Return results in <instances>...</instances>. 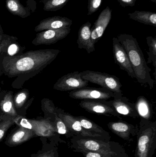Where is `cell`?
I'll use <instances>...</instances> for the list:
<instances>
[{
	"label": "cell",
	"mask_w": 156,
	"mask_h": 157,
	"mask_svg": "<svg viewBox=\"0 0 156 157\" xmlns=\"http://www.w3.org/2000/svg\"><path fill=\"white\" fill-rule=\"evenodd\" d=\"M60 52L58 49H43L27 52L18 56L4 58V71L11 77L38 71L50 64Z\"/></svg>",
	"instance_id": "cell-1"
},
{
	"label": "cell",
	"mask_w": 156,
	"mask_h": 157,
	"mask_svg": "<svg viewBox=\"0 0 156 157\" xmlns=\"http://www.w3.org/2000/svg\"><path fill=\"white\" fill-rule=\"evenodd\" d=\"M117 38L128 55L135 78L141 85L148 86L152 89L154 81L150 74L151 69L147 65L136 39L126 34H121Z\"/></svg>",
	"instance_id": "cell-2"
},
{
	"label": "cell",
	"mask_w": 156,
	"mask_h": 157,
	"mask_svg": "<svg viewBox=\"0 0 156 157\" xmlns=\"http://www.w3.org/2000/svg\"><path fill=\"white\" fill-rule=\"evenodd\" d=\"M70 147L75 152L81 150L100 153L109 157H127L123 147L119 143L76 136L71 138Z\"/></svg>",
	"instance_id": "cell-3"
},
{
	"label": "cell",
	"mask_w": 156,
	"mask_h": 157,
	"mask_svg": "<svg viewBox=\"0 0 156 157\" xmlns=\"http://www.w3.org/2000/svg\"><path fill=\"white\" fill-rule=\"evenodd\" d=\"M135 157H153L156 149V121L141 119L136 134Z\"/></svg>",
	"instance_id": "cell-4"
},
{
	"label": "cell",
	"mask_w": 156,
	"mask_h": 157,
	"mask_svg": "<svg viewBox=\"0 0 156 157\" xmlns=\"http://www.w3.org/2000/svg\"><path fill=\"white\" fill-rule=\"evenodd\" d=\"M82 79L89 82L97 84L112 92L114 95H122V85L120 79L113 75L95 71H86L80 72Z\"/></svg>",
	"instance_id": "cell-5"
},
{
	"label": "cell",
	"mask_w": 156,
	"mask_h": 157,
	"mask_svg": "<svg viewBox=\"0 0 156 157\" xmlns=\"http://www.w3.org/2000/svg\"><path fill=\"white\" fill-rule=\"evenodd\" d=\"M56 109L59 116L66 124L70 131L74 134L75 136H80L84 137L109 141L103 136L97 134L93 133L85 130L82 126L81 123L75 116H73L68 113H66L61 109L57 108H56Z\"/></svg>",
	"instance_id": "cell-6"
},
{
	"label": "cell",
	"mask_w": 156,
	"mask_h": 157,
	"mask_svg": "<svg viewBox=\"0 0 156 157\" xmlns=\"http://www.w3.org/2000/svg\"><path fill=\"white\" fill-rule=\"evenodd\" d=\"M69 96L71 98L81 100H104L114 98V94L103 88H91L86 86L71 91Z\"/></svg>",
	"instance_id": "cell-7"
},
{
	"label": "cell",
	"mask_w": 156,
	"mask_h": 157,
	"mask_svg": "<svg viewBox=\"0 0 156 157\" xmlns=\"http://www.w3.org/2000/svg\"><path fill=\"white\" fill-rule=\"evenodd\" d=\"M79 106L86 111L90 113L108 117L114 116L122 119L121 115L115 111L113 107L109 105L107 100H84L81 101Z\"/></svg>",
	"instance_id": "cell-8"
},
{
	"label": "cell",
	"mask_w": 156,
	"mask_h": 157,
	"mask_svg": "<svg viewBox=\"0 0 156 157\" xmlns=\"http://www.w3.org/2000/svg\"><path fill=\"white\" fill-rule=\"evenodd\" d=\"M89 82L82 79L80 72L74 71L64 75L54 85V89L60 91H72L87 86Z\"/></svg>",
	"instance_id": "cell-9"
},
{
	"label": "cell",
	"mask_w": 156,
	"mask_h": 157,
	"mask_svg": "<svg viewBox=\"0 0 156 157\" xmlns=\"http://www.w3.org/2000/svg\"><path fill=\"white\" fill-rule=\"evenodd\" d=\"M70 31L71 28L69 27L41 31L36 34L35 38L32 41V44L36 46L54 44L66 37Z\"/></svg>",
	"instance_id": "cell-10"
},
{
	"label": "cell",
	"mask_w": 156,
	"mask_h": 157,
	"mask_svg": "<svg viewBox=\"0 0 156 157\" xmlns=\"http://www.w3.org/2000/svg\"><path fill=\"white\" fill-rule=\"evenodd\" d=\"M112 46L115 63L120 67L121 70L125 71L130 77L135 78L134 72L128 55L117 37L113 38Z\"/></svg>",
	"instance_id": "cell-11"
},
{
	"label": "cell",
	"mask_w": 156,
	"mask_h": 157,
	"mask_svg": "<svg viewBox=\"0 0 156 157\" xmlns=\"http://www.w3.org/2000/svg\"><path fill=\"white\" fill-rule=\"evenodd\" d=\"M108 103L120 115L133 119L139 117L136 109L135 104L130 102L123 95H114L113 100L108 101Z\"/></svg>",
	"instance_id": "cell-12"
},
{
	"label": "cell",
	"mask_w": 156,
	"mask_h": 157,
	"mask_svg": "<svg viewBox=\"0 0 156 157\" xmlns=\"http://www.w3.org/2000/svg\"><path fill=\"white\" fill-rule=\"evenodd\" d=\"M107 126L113 133L129 142L133 141V137L136 136L138 130L137 125L135 126L122 121L111 122L108 123Z\"/></svg>",
	"instance_id": "cell-13"
},
{
	"label": "cell",
	"mask_w": 156,
	"mask_h": 157,
	"mask_svg": "<svg viewBox=\"0 0 156 157\" xmlns=\"http://www.w3.org/2000/svg\"><path fill=\"white\" fill-rule=\"evenodd\" d=\"M111 18L112 10L107 6L102 11L93 26L91 28V39L93 44L95 45L102 37Z\"/></svg>",
	"instance_id": "cell-14"
},
{
	"label": "cell",
	"mask_w": 156,
	"mask_h": 157,
	"mask_svg": "<svg viewBox=\"0 0 156 157\" xmlns=\"http://www.w3.org/2000/svg\"><path fill=\"white\" fill-rule=\"evenodd\" d=\"M31 124V130L35 134L36 136L46 137H56L60 139L58 134L52 121L49 119L45 120H29Z\"/></svg>",
	"instance_id": "cell-15"
},
{
	"label": "cell",
	"mask_w": 156,
	"mask_h": 157,
	"mask_svg": "<svg viewBox=\"0 0 156 157\" xmlns=\"http://www.w3.org/2000/svg\"><path fill=\"white\" fill-rule=\"evenodd\" d=\"M72 24V20L67 17L54 16L48 17L40 21L35 28L34 30L36 32H39L49 29L67 28L70 27Z\"/></svg>",
	"instance_id": "cell-16"
},
{
	"label": "cell",
	"mask_w": 156,
	"mask_h": 157,
	"mask_svg": "<svg viewBox=\"0 0 156 157\" xmlns=\"http://www.w3.org/2000/svg\"><path fill=\"white\" fill-rule=\"evenodd\" d=\"M90 22H88L81 26L78 33L77 43L79 48L86 50L88 53H91L95 51V46L93 44L91 39Z\"/></svg>",
	"instance_id": "cell-17"
},
{
	"label": "cell",
	"mask_w": 156,
	"mask_h": 157,
	"mask_svg": "<svg viewBox=\"0 0 156 157\" xmlns=\"http://www.w3.org/2000/svg\"><path fill=\"white\" fill-rule=\"evenodd\" d=\"M35 135L32 130L19 127L6 139L5 144L10 147L16 146L31 139Z\"/></svg>",
	"instance_id": "cell-18"
},
{
	"label": "cell",
	"mask_w": 156,
	"mask_h": 157,
	"mask_svg": "<svg viewBox=\"0 0 156 157\" xmlns=\"http://www.w3.org/2000/svg\"><path fill=\"white\" fill-rule=\"evenodd\" d=\"M76 118L79 121L82 126L87 131L94 134L100 135L105 137L108 141H110L111 136L110 133L103 130L100 125L91 121L89 119L83 116H76Z\"/></svg>",
	"instance_id": "cell-19"
},
{
	"label": "cell",
	"mask_w": 156,
	"mask_h": 157,
	"mask_svg": "<svg viewBox=\"0 0 156 157\" xmlns=\"http://www.w3.org/2000/svg\"><path fill=\"white\" fill-rule=\"evenodd\" d=\"M135 104L136 109L141 119L151 121L153 112L150 103L144 96L138 97Z\"/></svg>",
	"instance_id": "cell-20"
},
{
	"label": "cell",
	"mask_w": 156,
	"mask_h": 157,
	"mask_svg": "<svg viewBox=\"0 0 156 157\" xmlns=\"http://www.w3.org/2000/svg\"><path fill=\"white\" fill-rule=\"evenodd\" d=\"M131 19L145 25L156 27V13L145 11H136L128 14Z\"/></svg>",
	"instance_id": "cell-21"
},
{
	"label": "cell",
	"mask_w": 156,
	"mask_h": 157,
	"mask_svg": "<svg viewBox=\"0 0 156 157\" xmlns=\"http://www.w3.org/2000/svg\"><path fill=\"white\" fill-rule=\"evenodd\" d=\"M6 8L11 13L22 18H26L30 15V10L28 7H25L19 0H6Z\"/></svg>",
	"instance_id": "cell-22"
},
{
	"label": "cell",
	"mask_w": 156,
	"mask_h": 157,
	"mask_svg": "<svg viewBox=\"0 0 156 157\" xmlns=\"http://www.w3.org/2000/svg\"><path fill=\"white\" fill-rule=\"evenodd\" d=\"M50 113L52 115V119H53L52 121L58 134L65 135L67 138H72L75 136L74 134L70 131L66 124L59 116L57 113L56 109L55 111Z\"/></svg>",
	"instance_id": "cell-23"
},
{
	"label": "cell",
	"mask_w": 156,
	"mask_h": 157,
	"mask_svg": "<svg viewBox=\"0 0 156 157\" xmlns=\"http://www.w3.org/2000/svg\"><path fill=\"white\" fill-rule=\"evenodd\" d=\"M0 106L1 109L6 114L12 116L17 115L14 104L13 95L11 92H9L5 95L1 102Z\"/></svg>",
	"instance_id": "cell-24"
},
{
	"label": "cell",
	"mask_w": 156,
	"mask_h": 157,
	"mask_svg": "<svg viewBox=\"0 0 156 157\" xmlns=\"http://www.w3.org/2000/svg\"><path fill=\"white\" fill-rule=\"evenodd\" d=\"M70 0H42L45 11L54 12L63 8Z\"/></svg>",
	"instance_id": "cell-25"
},
{
	"label": "cell",
	"mask_w": 156,
	"mask_h": 157,
	"mask_svg": "<svg viewBox=\"0 0 156 157\" xmlns=\"http://www.w3.org/2000/svg\"><path fill=\"white\" fill-rule=\"evenodd\" d=\"M147 43L149 47V52H147L148 58L147 64L153 63L154 69L156 68V38L152 36L147 37Z\"/></svg>",
	"instance_id": "cell-26"
},
{
	"label": "cell",
	"mask_w": 156,
	"mask_h": 157,
	"mask_svg": "<svg viewBox=\"0 0 156 157\" xmlns=\"http://www.w3.org/2000/svg\"><path fill=\"white\" fill-rule=\"evenodd\" d=\"M14 123V118L4 120L0 123V142L2 141L6 131Z\"/></svg>",
	"instance_id": "cell-27"
},
{
	"label": "cell",
	"mask_w": 156,
	"mask_h": 157,
	"mask_svg": "<svg viewBox=\"0 0 156 157\" xmlns=\"http://www.w3.org/2000/svg\"><path fill=\"white\" fill-rule=\"evenodd\" d=\"M32 157H59L56 144H54L49 149L39 154L33 155Z\"/></svg>",
	"instance_id": "cell-28"
},
{
	"label": "cell",
	"mask_w": 156,
	"mask_h": 157,
	"mask_svg": "<svg viewBox=\"0 0 156 157\" xmlns=\"http://www.w3.org/2000/svg\"><path fill=\"white\" fill-rule=\"evenodd\" d=\"M27 98V93L25 90L17 93L14 98L15 106L16 108H20L24 105Z\"/></svg>",
	"instance_id": "cell-29"
},
{
	"label": "cell",
	"mask_w": 156,
	"mask_h": 157,
	"mask_svg": "<svg viewBox=\"0 0 156 157\" xmlns=\"http://www.w3.org/2000/svg\"><path fill=\"white\" fill-rule=\"evenodd\" d=\"M103 0H89L88 15H90L97 11L101 5Z\"/></svg>",
	"instance_id": "cell-30"
},
{
	"label": "cell",
	"mask_w": 156,
	"mask_h": 157,
	"mask_svg": "<svg viewBox=\"0 0 156 157\" xmlns=\"http://www.w3.org/2000/svg\"><path fill=\"white\" fill-rule=\"evenodd\" d=\"M78 153H82L84 157H109L100 153L91 152V151L81 150V151H79Z\"/></svg>",
	"instance_id": "cell-31"
},
{
	"label": "cell",
	"mask_w": 156,
	"mask_h": 157,
	"mask_svg": "<svg viewBox=\"0 0 156 157\" xmlns=\"http://www.w3.org/2000/svg\"><path fill=\"white\" fill-rule=\"evenodd\" d=\"M120 5L123 7L126 6H133L135 5L136 0H117Z\"/></svg>",
	"instance_id": "cell-32"
},
{
	"label": "cell",
	"mask_w": 156,
	"mask_h": 157,
	"mask_svg": "<svg viewBox=\"0 0 156 157\" xmlns=\"http://www.w3.org/2000/svg\"><path fill=\"white\" fill-rule=\"evenodd\" d=\"M18 47L16 44H13L9 47L8 49V53L10 56H14L17 52Z\"/></svg>",
	"instance_id": "cell-33"
},
{
	"label": "cell",
	"mask_w": 156,
	"mask_h": 157,
	"mask_svg": "<svg viewBox=\"0 0 156 157\" xmlns=\"http://www.w3.org/2000/svg\"><path fill=\"white\" fill-rule=\"evenodd\" d=\"M2 31L1 25H0V42H1V40L2 39Z\"/></svg>",
	"instance_id": "cell-34"
},
{
	"label": "cell",
	"mask_w": 156,
	"mask_h": 157,
	"mask_svg": "<svg viewBox=\"0 0 156 157\" xmlns=\"http://www.w3.org/2000/svg\"><path fill=\"white\" fill-rule=\"evenodd\" d=\"M127 157H129V156H127Z\"/></svg>",
	"instance_id": "cell-35"
}]
</instances>
